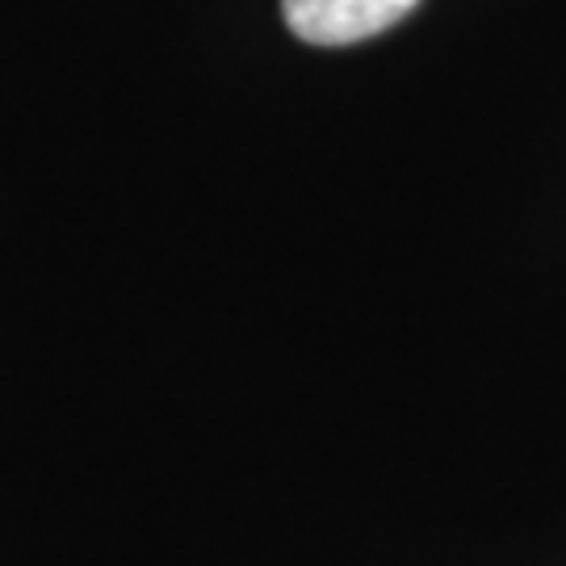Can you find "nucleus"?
<instances>
[{
    "label": "nucleus",
    "mask_w": 566,
    "mask_h": 566,
    "mask_svg": "<svg viewBox=\"0 0 566 566\" xmlns=\"http://www.w3.org/2000/svg\"><path fill=\"white\" fill-rule=\"evenodd\" d=\"M420 0H282L285 25L311 46H348L382 34Z\"/></svg>",
    "instance_id": "1"
}]
</instances>
